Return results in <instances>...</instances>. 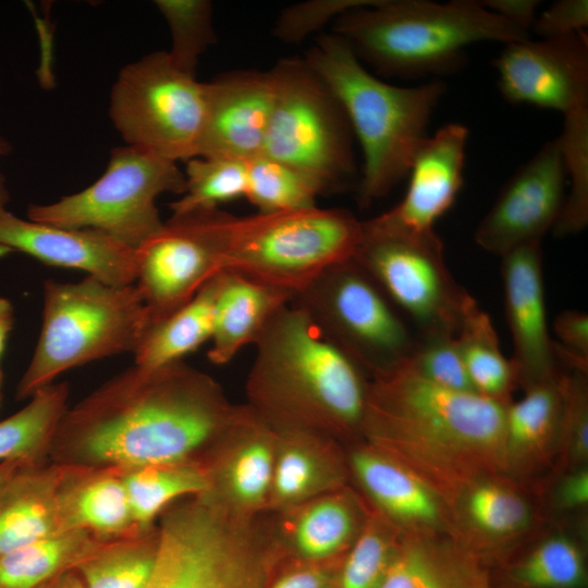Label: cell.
<instances>
[{
	"mask_svg": "<svg viewBox=\"0 0 588 588\" xmlns=\"http://www.w3.org/2000/svg\"><path fill=\"white\" fill-rule=\"evenodd\" d=\"M241 406L212 377L183 360L134 365L66 409L48 461L119 470L203 463Z\"/></svg>",
	"mask_w": 588,
	"mask_h": 588,
	"instance_id": "obj_1",
	"label": "cell"
},
{
	"mask_svg": "<svg viewBox=\"0 0 588 588\" xmlns=\"http://www.w3.org/2000/svg\"><path fill=\"white\" fill-rule=\"evenodd\" d=\"M505 407L437 385L406 363L369 380L362 441L408 467L446 503L474 478L506 473Z\"/></svg>",
	"mask_w": 588,
	"mask_h": 588,
	"instance_id": "obj_2",
	"label": "cell"
},
{
	"mask_svg": "<svg viewBox=\"0 0 588 588\" xmlns=\"http://www.w3.org/2000/svg\"><path fill=\"white\" fill-rule=\"evenodd\" d=\"M247 406L275 430H304L343 445L362 441L369 378L292 303L257 339Z\"/></svg>",
	"mask_w": 588,
	"mask_h": 588,
	"instance_id": "obj_3",
	"label": "cell"
},
{
	"mask_svg": "<svg viewBox=\"0 0 588 588\" xmlns=\"http://www.w3.org/2000/svg\"><path fill=\"white\" fill-rule=\"evenodd\" d=\"M332 33L362 63L402 79L452 74L477 42L506 45L529 38L528 32L474 0H377L340 14Z\"/></svg>",
	"mask_w": 588,
	"mask_h": 588,
	"instance_id": "obj_4",
	"label": "cell"
},
{
	"mask_svg": "<svg viewBox=\"0 0 588 588\" xmlns=\"http://www.w3.org/2000/svg\"><path fill=\"white\" fill-rule=\"evenodd\" d=\"M304 58L339 99L360 145L357 199L366 209L408 175L446 86L441 78L413 87L385 83L333 33L319 36Z\"/></svg>",
	"mask_w": 588,
	"mask_h": 588,
	"instance_id": "obj_5",
	"label": "cell"
},
{
	"mask_svg": "<svg viewBox=\"0 0 588 588\" xmlns=\"http://www.w3.org/2000/svg\"><path fill=\"white\" fill-rule=\"evenodd\" d=\"M149 319L135 286L87 275L44 284L42 324L16 399L30 397L62 372L121 353H134Z\"/></svg>",
	"mask_w": 588,
	"mask_h": 588,
	"instance_id": "obj_6",
	"label": "cell"
},
{
	"mask_svg": "<svg viewBox=\"0 0 588 588\" xmlns=\"http://www.w3.org/2000/svg\"><path fill=\"white\" fill-rule=\"evenodd\" d=\"M362 237L363 221L342 208L232 216L224 271L295 297L329 268L353 259Z\"/></svg>",
	"mask_w": 588,
	"mask_h": 588,
	"instance_id": "obj_7",
	"label": "cell"
},
{
	"mask_svg": "<svg viewBox=\"0 0 588 588\" xmlns=\"http://www.w3.org/2000/svg\"><path fill=\"white\" fill-rule=\"evenodd\" d=\"M274 106L262 154L303 175L319 195L348 189L357 179L353 131L342 105L305 58L270 69Z\"/></svg>",
	"mask_w": 588,
	"mask_h": 588,
	"instance_id": "obj_8",
	"label": "cell"
},
{
	"mask_svg": "<svg viewBox=\"0 0 588 588\" xmlns=\"http://www.w3.org/2000/svg\"><path fill=\"white\" fill-rule=\"evenodd\" d=\"M291 303L369 380L405 365L414 352L417 334L354 259L326 270Z\"/></svg>",
	"mask_w": 588,
	"mask_h": 588,
	"instance_id": "obj_9",
	"label": "cell"
},
{
	"mask_svg": "<svg viewBox=\"0 0 588 588\" xmlns=\"http://www.w3.org/2000/svg\"><path fill=\"white\" fill-rule=\"evenodd\" d=\"M184 172L176 162L124 145L111 150L107 168L91 185L59 200L32 204L27 219L69 229H91L137 249L162 225L157 198L182 195Z\"/></svg>",
	"mask_w": 588,
	"mask_h": 588,
	"instance_id": "obj_10",
	"label": "cell"
},
{
	"mask_svg": "<svg viewBox=\"0 0 588 588\" xmlns=\"http://www.w3.org/2000/svg\"><path fill=\"white\" fill-rule=\"evenodd\" d=\"M353 259L415 324L416 334L457 333L474 297L451 274L434 230L411 231L381 213L363 221Z\"/></svg>",
	"mask_w": 588,
	"mask_h": 588,
	"instance_id": "obj_11",
	"label": "cell"
},
{
	"mask_svg": "<svg viewBox=\"0 0 588 588\" xmlns=\"http://www.w3.org/2000/svg\"><path fill=\"white\" fill-rule=\"evenodd\" d=\"M206 112V82L177 68L168 51L124 65L110 91L109 117L125 145L176 163L198 157Z\"/></svg>",
	"mask_w": 588,
	"mask_h": 588,
	"instance_id": "obj_12",
	"label": "cell"
},
{
	"mask_svg": "<svg viewBox=\"0 0 588 588\" xmlns=\"http://www.w3.org/2000/svg\"><path fill=\"white\" fill-rule=\"evenodd\" d=\"M160 525L176 554L175 588H266L277 555L260 516L192 497L172 505Z\"/></svg>",
	"mask_w": 588,
	"mask_h": 588,
	"instance_id": "obj_13",
	"label": "cell"
},
{
	"mask_svg": "<svg viewBox=\"0 0 588 588\" xmlns=\"http://www.w3.org/2000/svg\"><path fill=\"white\" fill-rule=\"evenodd\" d=\"M231 217L219 208L171 215L135 249L134 284L146 307L149 327L224 271Z\"/></svg>",
	"mask_w": 588,
	"mask_h": 588,
	"instance_id": "obj_14",
	"label": "cell"
},
{
	"mask_svg": "<svg viewBox=\"0 0 588 588\" xmlns=\"http://www.w3.org/2000/svg\"><path fill=\"white\" fill-rule=\"evenodd\" d=\"M446 505L452 538L481 562L514 553L549 522L539 490L505 471L474 478Z\"/></svg>",
	"mask_w": 588,
	"mask_h": 588,
	"instance_id": "obj_15",
	"label": "cell"
},
{
	"mask_svg": "<svg viewBox=\"0 0 588 588\" xmlns=\"http://www.w3.org/2000/svg\"><path fill=\"white\" fill-rule=\"evenodd\" d=\"M493 60L498 87L513 105L525 103L566 115L588 107L586 32L504 45Z\"/></svg>",
	"mask_w": 588,
	"mask_h": 588,
	"instance_id": "obj_16",
	"label": "cell"
},
{
	"mask_svg": "<svg viewBox=\"0 0 588 588\" xmlns=\"http://www.w3.org/2000/svg\"><path fill=\"white\" fill-rule=\"evenodd\" d=\"M565 179L556 137L547 142L506 181L475 230L477 245L502 257L520 245L541 242L562 212Z\"/></svg>",
	"mask_w": 588,
	"mask_h": 588,
	"instance_id": "obj_17",
	"label": "cell"
},
{
	"mask_svg": "<svg viewBox=\"0 0 588 588\" xmlns=\"http://www.w3.org/2000/svg\"><path fill=\"white\" fill-rule=\"evenodd\" d=\"M277 432L246 404L203 461L206 495L247 516L267 512L271 490Z\"/></svg>",
	"mask_w": 588,
	"mask_h": 588,
	"instance_id": "obj_18",
	"label": "cell"
},
{
	"mask_svg": "<svg viewBox=\"0 0 588 588\" xmlns=\"http://www.w3.org/2000/svg\"><path fill=\"white\" fill-rule=\"evenodd\" d=\"M502 258L504 309L519 387L553 380L560 373L556 343L547 321L541 242L520 245Z\"/></svg>",
	"mask_w": 588,
	"mask_h": 588,
	"instance_id": "obj_19",
	"label": "cell"
},
{
	"mask_svg": "<svg viewBox=\"0 0 588 588\" xmlns=\"http://www.w3.org/2000/svg\"><path fill=\"white\" fill-rule=\"evenodd\" d=\"M207 112L198 157L248 162L262 154L274 106L271 71L237 70L206 82Z\"/></svg>",
	"mask_w": 588,
	"mask_h": 588,
	"instance_id": "obj_20",
	"label": "cell"
},
{
	"mask_svg": "<svg viewBox=\"0 0 588 588\" xmlns=\"http://www.w3.org/2000/svg\"><path fill=\"white\" fill-rule=\"evenodd\" d=\"M346 448L351 481L366 503L402 534H446L444 499L408 467L358 441Z\"/></svg>",
	"mask_w": 588,
	"mask_h": 588,
	"instance_id": "obj_21",
	"label": "cell"
},
{
	"mask_svg": "<svg viewBox=\"0 0 588 588\" xmlns=\"http://www.w3.org/2000/svg\"><path fill=\"white\" fill-rule=\"evenodd\" d=\"M27 254L54 267L77 269L112 285L136 280V250L91 229H69L0 213V255Z\"/></svg>",
	"mask_w": 588,
	"mask_h": 588,
	"instance_id": "obj_22",
	"label": "cell"
},
{
	"mask_svg": "<svg viewBox=\"0 0 588 588\" xmlns=\"http://www.w3.org/2000/svg\"><path fill=\"white\" fill-rule=\"evenodd\" d=\"M369 505L351 485L275 513L270 523L277 554L295 562L336 563L359 535Z\"/></svg>",
	"mask_w": 588,
	"mask_h": 588,
	"instance_id": "obj_23",
	"label": "cell"
},
{
	"mask_svg": "<svg viewBox=\"0 0 588 588\" xmlns=\"http://www.w3.org/2000/svg\"><path fill=\"white\" fill-rule=\"evenodd\" d=\"M467 139L468 128L461 123L442 125L428 136L411 166L404 197L382 216L411 231L434 230L463 186Z\"/></svg>",
	"mask_w": 588,
	"mask_h": 588,
	"instance_id": "obj_24",
	"label": "cell"
},
{
	"mask_svg": "<svg viewBox=\"0 0 588 588\" xmlns=\"http://www.w3.org/2000/svg\"><path fill=\"white\" fill-rule=\"evenodd\" d=\"M73 466L27 463L0 487V555L71 529L66 489Z\"/></svg>",
	"mask_w": 588,
	"mask_h": 588,
	"instance_id": "obj_25",
	"label": "cell"
},
{
	"mask_svg": "<svg viewBox=\"0 0 588 588\" xmlns=\"http://www.w3.org/2000/svg\"><path fill=\"white\" fill-rule=\"evenodd\" d=\"M275 432V456L267 512L279 513L350 485L345 445L310 431Z\"/></svg>",
	"mask_w": 588,
	"mask_h": 588,
	"instance_id": "obj_26",
	"label": "cell"
},
{
	"mask_svg": "<svg viewBox=\"0 0 588 588\" xmlns=\"http://www.w3.org/2000/svg\"><path fill=\"white\" fill-rule=\"evenodd\" d=\"M560 375L524 388L505 407L504 461L512 477L538 487L552 471L562 415Z\"/></svg>",
	"mask_w": 588,
	"mask_h": 588,
	"instance_id": "obj_27",
	"label": "cell"
},
{
	"mask_svg": "<svg viewBox=\"0 0 588 588\" xmlns=\"http://www.w3.org/2000/svg\"><path fill=\"white\" fill-rule=\"evenodd\" d=\"M293 297L286 291L242 274L221 272L207 353L209 360L215 365L228 364L244 347L254 345L271 318Z\"/></svg>",
	"mask_w": 588,
	"mask_h": 588,
	"instance_id": "obj_28",
	"label": "cell"
},
{
	"mask_svg": "<svg viewBox=\"0 0 588 588\" xmlns=\"http://www.w3.org/2000/svg\"><path fill=\"white\" fill-rule=\"evenodd\" d=\"M379 588H489L482 562L446 534H403Z\"/></svg>",
	"mask_w": 588,
	"mask_h": 588,
	"instance_id": "obj_29",
	"label": "cell"
},
{
	"mask_svg": "<svg viewBox=\"0 0 588 588\" xmlns=\"http://www.w3.org/2000/svg\"><path fill=\"white\" fill-rule=\"evenodd\" d=\"M65 504L69 527L84 530L98 540L144 531L134 522L119 469L73 466Z\"/></svg>",
	"mask_w": 588,
	"mask_h": 588,
	"instance_id": "obj_30",
	"label": "cell"
},
{
	"mask_svg": "<svg viewBox=\"0 0 588 588\" xmlns=\"http://www.w3.org/2000/svg\"><path fill=\"white\" fill-rule=\"evenodd\" d=\"M584 535L550 520L523 547L509 577L519 588H579L586 579Z\"/></svg>",
	"mask_w": 588,
	"mask_h": 588,
	"instance_id": "obj_31",
	"label": "cell"
},
{
	"mask_svg": "<svg viewBox=\"0 0 588 588\" xmlns=\"http://www.w3.org/2000/svg\"><path fill=\"white\" fill-rule=\"evenodd\" d=\"M219 274L206 283L187 303L163 320L148 327L133 353L134 365L142 368H158L183 360L185 355L210 341Z\"/></svg>",
	"mask_w": 588,
	"mask_h": 588,
	"instance_id": "obj_32",
	"label": "cell"
},
{
	"mask_svg": "<svg viewBox=\"0 0 588 588\" xmlns=\"http://www.w3.org/2000/svg\"><path fill=\"white\" fill-rule=\"evenodd\" d=\"M456 341L475 392L504 405L511 403L519 387L516 367L503 355L492 321L475 298L464 311Z\"/></svg>",
	"mask_w": 588,
	"mask_h": 588,
	"instance_id": "obj_33",
	"label": "cell"
},
{
	"mask_svg": "<svg viewBox=\"0 0 588 588\" xmlns=\"http://www.w3.org/2000/svg\"><path fill=\"white\" fill-rule=\"evenodd\" d=\"M102 540L81 529H66L0 555V588H38L75 571Z\"/></svg>",
	"mask_w": 588,
	"mask_h": 588,
	"instance_id": "obj_34",
	"label": "cell"
},
{
	"mask_svg": "<svg viewBox=\"0 0 588 588\" xmlns=\"http://www.w3.org/2000/svg\"><path fill=\"white\" fill-rule=\"evenodd\" d=\"M134 522L139 530L152 528L174 502L207 492L203 463L147 465L121 470Z\"/></svg>",
	"mask_w": 588,
	"mask_h": 588,
	"instance_id": "obj_35",
	"label": "cell"
},
{
	"mask_svg": "<svg viewBox=\"0 0 588 588\" xmlns=\"http://www.w3.org/2000/svg\"><path fill=\"white\" fill-rule=\"evenodd\" d=\"M69 384L51 383L30 396L19 412L0 421V462H47L50 445L69 408Z\"/></svg>",
	"mask_w": 588,
	"mask_h": 588,
	"instance_id": "obj_36",
	"label": "cell"
},
{
	"mask_svg": "<svg viewBox=\"0 0 588 588\" xmlns=\"http://www.w3.org/2000/svg\"><path fill=\"white\" fill-rule=\"evenodd\" d=\"M158 544L157 524L130 536L102 540L75 572L85 588H146Z\"/></svg>",
	"mask_w": 588,
	"mask_h": 588,
	"instance_id": "obj_37",
	"label": "cell"
},
{
	"mask_svg": "<svg viewBox=\"0 0 588 588\" xmlns=\"http://www.w3.org/2000/svg\"><path fill=\"white\" fill-rule=\"evenodd\" d=\"M402 535L369 506L359 535L340 562L334 588H379L396 555Z\"/></svg>",
	"mask_w": 588,
	"mask_h": 588,
	"instance_id": "obj_38",
	"label": "cell"
},
{
	"mask_svg": "<svg viewBox=\"0 0 588 588\" xmlns=\"http://www.w3.org/2000/svg\"><path fill=\"white\" fill-rule=\"evenodd\" d=\"M185 166V191L170 204L172 215L217 209L245 197L247 162L218 157H194Z\"/></svg>",
	"mask_w": 588,
	"mask_h": 588,
	"instance_id": "obj_39",
	"label": "cell"
},
{
	"mask_svg": "<svg viewBox=\"0 0 588 588\" xmlns=\"http://www.w3.org/2000/svg\"><path fill=\"white\" fill-rule=\"evenodd\" d=\"M558 138L569 192L552 232L564 237L581 232L588 224V107L564 115Z\"/></svg>",
	"mask_w": 588,
	"mask_h": 588,
	"instance_id": "obj_40",
	"label": "cell"
},
{
	"mask_svg": "<svg viewBox=\"0 0 588 588\" xmlns=\"http://www.w3.org/2000/svg\"><path fill=\"white\" fill-rule=\"evenodd\" d=\"M156 8L166 20L173 63L186 73L196 75L201 54L216 42L212 15L208 0H156Z\"/></svg>",
	"mask_w": 588,
	"mask_h": 588,
	"instance_id": "obj_41",
	"label": "cell"
},
{
	"mask_svg": "<svg viewBox=\"0 0 588 588\" xmlns=\"http://www.w3.org/2000/svg\"><path fill=\"white\" fill-rule=\"evenodd\" d=\"M315 187L292 168L260 155L247 162L245 198L258 212L315 207Z\"/></svg>",
	"mask_w": 588,
	"mask_h": 588,
	"instance_id": "obj_42",
	"label": "cell"
},
{
	"mask_svg": "<svg viewBox=\"0 0 588 588\" xmlns=\"http://www.w3.org/2000/svg\"><path fill=\"white\" fill-rule=\"evenodd\" d=\"M587 375L576 369L560 373L563 406L558 457L550 475L588 466Z\"/></svg>",
	"mask_w": 588,
	"mask_h": 588,
	"instance_id": "obj_43",
	"label": "cell"
},
{
	"mask_svg": "<svg viewBox=\"0 0 588 588\" xmlns=\"http://www.w3.org/2000/svg\"><path fill=\"white\" fill-rule=\"evenodd\" d=\"M407 365L420 377L445 389L475 392L464 366L456 334L434 332L417 334Z\"/></svg>",
	"mask_w": 588,
	"mask_h": 588,
	"instance_id": "obj_44",
	"label": "cell"
},
{
	"mask_svg": "<svg viewBox=\"0 0 588 588\" xmlns=\"http://www.w3.org/2000/svg\"><path fill=\"white\" fill-rule=\"evenodd\" d=\"M377 0H310L286 7L278 16L272 33L278 40L297 44L309 34L334 21L343 12Z\"/></svg>",
	"mask_w": 588,
	"mask_h": 588,
	"instance_id": "obj_45",
	"label": "cell"
},
{
	"mask_svg": "<svg viewBox=\"0 0 588 588\" xmlns=\"http://www.w3.org/2000/svg\"><path fill=\"white\" fill-rule=\"evenodd\" d=\"M548 517L554 514H586L588 466L548 476L538 487Z\"/></svg>",
	"mask_w": 588,
	"mask_h": 588,
	"instance_id": "obj_46",
	"label": "cell"
},
{
	"mask_svg": "<svg viewBox=\"0 0 588 588\" xmlns=\"http://www.w3.org/2000/svg\"><path fill=\"white\" fill-rule=\"evenodd\" d=\"M559 339L556 354L559 363L567 369L588 372V316L580 310H564L553 322Z\"/></svg>",
	"mask_w": 588,
	"mask_h": 588,
	"instance_id": "obj_47",
	"label": "cell"
},
{
	"mask_svg": "<svg viewBox=\"0 0 588 588\" xmlns=\"http://www.w3.org/2000/svg\"><path fill=\"white\" fill-rule=\"evenodd\" d=\"M587 26V0H560L537 15L530 30L541 38H552L586 32Z\"/></svg>",
	"mask_w": 588,
	"mask_h": 588,
	"instance_id": "obj_48",
	"label": "cell"
},
{
	"mask_svg": "<svg viewBox=\"0 0 588 588\" xmlns=\"http://www.w3.org/2000/svg\"><path fill=\"white\" fill-rule=\"evenodd\" d=\"M334 563L295 562L269 588H334Z\"/></svg>",
	"mask_w": 588,
	"mask_h": 588,
	"instance_id": "obj_49",
	"label": "cell"
},
{
	"mask_svg": "<svg viewBox=\"0 0 588 588\" xmlns=\"http://www.w3.org/2000/svg\"><path fill=\"white\" fill-rule=\"evenodd\" d=\"M482 5L517 27L530 32L537 17L538 0H486Z\"/></svg>",
	"mask_w": 588,
	"mask_h": 588,
	"instance_id": "obj_50",
	"label": "cell"
},
{
	"mask_svg": "<svg viewBox=\"0 0 588 588\" xmlns=\"http://www.w3.org/2000/svg\"><path fill=\"white\" fill-rule=\"evenodd\" d=\"M14 327V309L11 302L0 296V362L5 350L7 340ZM3 372L0 367V406L2 402Z\"/></svg>",
	"mask_w": 588,
	"mask_h": 588,
	"instance_id": "obj_51",
	"label": "cell"
},
{
	"mask_svg": "<svg viewBox=\"0 0 588 588\" xmlns=\"http://www.w3.org/2000/svg\"><path fill=\"white\" fill-rule=\"evenodd\" d=\"M38 588H85V586L75 571H68L51 578Z\"/></svg>",
	"mask_w": 588,
	"mask_h": 588,
	"instance_id": "obj_52",
	"label": "cell"
},
{
	"mask_svg": "<svg viewBox=\"0 0 588 588\" xmlns=\"http://www.w3.org/2000/svg\"><path fill=\"white\" fill-rule=\"evenodd\" d=\"M12 151L11 142L2 134L0 128V157L8 156ZM10 201V193L7 187L5 177L0 172V213L8 210L7 205Z\"/></svg>",
	"mask_w": 588,
	"mask_h": 588,
	"instance_id": "obj_53",
	"label": "cell"
},
{
	"mask_svg": "<svg viewBox=\"0 0 588 588\" xmlns=\"http://www.w3.org/2000/svg\"><path fill=\"white\" fill-rule=\"evenodd\" d=\"M27 463H39V462H30L26 460H8V461L0 462V487L19 468H21L24 464H27Z\"/></svg>",
	"mask_w": 588,
	"mask_h": 588,
	"instance_id": "obj_54",
	"label": "cell"
}]
</instances>
